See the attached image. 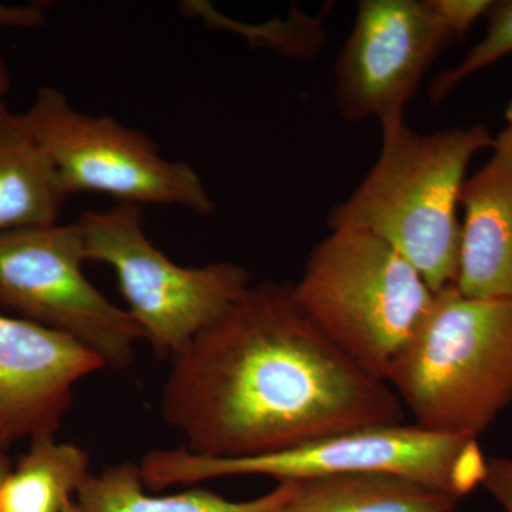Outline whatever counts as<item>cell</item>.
<instances>
[{
  "label": "cell",
  "mask_w": 512,
  "mask_h": 512,
  "mask_svg": "<svg viewBox=\"0 0 512 512\" xmlns=\"http://www.w3.org/2000/svg\"><path fill=\"white\" fill-rule=\"evenodd\" d=\"M161 416L190 453L227 460L403 424L404 409L306 315L292 284L265 281L171 360Z\"/></svg>",
  "instance_id": "obj_1"
},
{
  "label": "cell",
  "mask_w": 512,
  "mask_h": 512,
  "mask_svg": "<svg viewBox=\"0 0 512 512\" xmlns=\"http://www.w3.org/2000/svg\"><path fill=\"white\" fill-rule=\"evenodd\" d=\"M382 150L362 184L330 211V229L357 228L392 245L433 292L456 284L461 188L478 151L493 148L484 124L420 134L403 114L382 123Z\"/></svg>",
  "instance_id": "obj_2"
},
{
  "label": "cell",
  "mask_w": 512,
  "mask_h": 512,
  "mask_svg": "<svg viewBox=\"0 0 512 512\" xmlns=\"http://www.w3.org/2000/svg\"><path fill=\"white\" fill-rule=\"evenodd\" d=\"M387 383L416 426L478 439L512 402V301L434 292Z\"/></svg>",
  "instance_id": "obj_3"
},
{
  "label": "cell",
  "mask_w": 512,
  "mask_h": 512,
  "mask_svg": "<svg viewBox=\"0 0 512 512\" xmlns=\"http://www.w3.org/2000/svg\"><path fill=\"white\" fill-rule=\"evenodd\" d=\"M292 286L316 326L367 375L386 383L434 296L392 245L357 228L332 229Z\"/></svg>",
  "instance_id": "obj_4"
},
{
  "label": "cell",
  "mask_w": 512,
  "mask_h": 512,
  "mask_svg": "<svg viewBox=\"0 0 512 512\" xmlns=\"http://www.w3.org/2000/svg\"><path fill=\"white\" fill-rule=\"evenodd\" d=\"M485 467L477 437L433 433L416 424L363 427L278 453L227 460L195 456L184 447L154 450L140 464L143 483L153 491L222 477L265 476L281 483L383 471L414 478L460 500L483 483Z\"/></svg>",
  "instance_id": "obj_5"
},
{
  "label": "cell",
  "mask_w": 512,
  "mask_h": 512,
  "mask_svg": "<svg viewBox=\"0 0 512 512\" xmlns=\"http://www.w3.org/2000/svg\"><path fill=\"white\" fill-rule=\"evenodd\" d=\"M76 222L87 261L116 272L128 315L160 359L180 355L251 286L249 271L232 262L175 264L148 239L137 205L86 211Z\"/></svg>",
  "instance_id": "obj_6"
},
{
  "label": "cell",
  "mask_w": 512,
  "mask_h": 512,
  "mask_svg": "<svg viewBox=\"0 0 512 512\" xmlns=\"http://www.w3.org/2000/svg\"><path fill=\"white\" fill-rule=\"evenodd\" d=\"M22 117L69 195L97 192L117 204L171 205L204 217L215 210L192 165L165 158L144 131L77 110L55 87H42Z\"/></svg>",
  "instance_id": "obj_7"
},
{
  "label": "cell",
  "mask_w": 512,
  "mask_h": 512,
  "mask_svg": "<svg viewBox=\"0 0 512 512\" xmlns=\"http://www.w3.org/2000/svg\"><path fill=\"white\" fill-rule=\"evenodd\" d=\"M82 229L73 224L0 232V306L72 336L107 367L126 369L143 339L126 309L87 279Z\"/></svg>",
  "instance_id": "obj_8"
},
{
  "label": "cell",
  "mask_w": 512,
  "mask_h": 512,
  "mask_svg": "<svg viewBox=\"0 0 512 512\" xmlns=\"http://www.w3.org/2000/svg\"><path fill=\"white\" fill-rule=\"evenodd\" d=\"M456 42L429 0H362L335 66V100L348 123L403 114L431 64Z\"/></svg>",
  "instance_id": "obj_9"
},
{
  "label": "cell",
  "mask_w": 512,
  "mask_h": 512,
  "mask_svg": "<svg viewBox=\"0 0 512 512\" xmlns=\"http://www.w3.org/2000/svg\"><path fill=\"white\" fill-rule=\"evenodd\" d=\"M104 367L72 336L0 313V448L55 436L76 384Z\"/></svg>",
  "instance_id": "obj_10"
},
{
  "label": "cell",
  "mask_w": 512,
  "mask_h": 512,
  "mask_svg": "<svg viewBox=\"0 0 512 512\" xmlns=\"http://www.w3.org/2000/svg\"><path fill=\"white\" fill-rule=\"evenodd\" d=\"M494 154L461 188L456 288L478 299L512 301V146Z\"/></svg>",
  "instance_id": "obj_11"
},
{
  "label": "cell",
  "mask_w": 512,
  "mask_h": 512,
  "mask_svg": "<svg viewBox=\"0 0 512 512\" xmlns=\"http://www.w3.org/2000/svg\"><path fill=\"white\" fill-rule=\"evenodd\" d=\"M70 195L52 158L23 121L0 110V232L59 224Z\"/></svg>",
  "instance_id": "obj_12"
},
{
  "label": "cell",
  "mask_w": 512,
  "mask_h": 512,
  "mask_svg": "<svg viewBox=\"0 0 512 512\" xmlns=\"http://www.w3.org/2000/svg\"><path fill=\"white\" fill-rule=\"evenodd\" d=\"M460 498L402 474H336L296 481L278 512H454Z\"/></svg>",
  "instance_id": "obj_13"
},
{
  "label": "cell",
  "mask_w": 512,
  "mask_h": 512,
  "mask_svg": "<svg viewBox=\"0 0 512 512\" xmlns=\"http://www.w3.org/2000/svg\"><path fill=\"white\" fill-rule=\"evenodd\" d=\"M295 490L296 481H281L274 490L249 501H229L201 488L157 497L147 493L140 466L126 461L90 474L77 494V504L84 512H278Z\"/></svg>",
  "instance_id": "obj_14"
},
{
  "label": "cell",
  "mask_w": 512,
  "mask_h": 512,
  "mask_svg": "<svg viewBox=\"0 0 512 512\" xmlns=\"http://www.w3.org/2000/svg\"><path fill=\"white\" fill-rule=\"evenodd\" d=\"M89 451L55 436L30 440L0 488L3 512H64L90 476Z\"/></svg>",
  "instance_id": "obj_15"
},
{
  "label": "cell",
  "mask_w": 512,
  "mask_h": 512,
  "mask_svg": "<svg viewBox=\"0 0 512 512\" xmlns=\"http://www.w3.org/2000/svg\"><path fill=\"white\" fill-rule=\"evenodd\" d=\"M488 25L484 39L474 46L453 69L444 70L430 87L431 103L446 99L448 93L470 77L512 53V0L494 2L487 13Z\"/></svg>",
  "instance_id": "obj_16"
},
{
  "label": "cell",
  "mask_w": 512,
  "mask_h": 512,
  "mask_svg": "<svg viewBox=\"0 0 512 512\" xmlns=\"http://www.w3.org/2000/svg\"><path fill=\"white\" fill-rule=\"evenodd\" d=\"M431 9L454 40L466 37L481 16H487L490 0H429Z\"/></svg>",
  "instance_id": "obj_17"
},
{
  "label": "cell",
  "mask_w": 512,
  "mask_h": 512,
  "mask_svg": "<svg viewBox=\"0 0 512 512\" xmlns=\"http://www.w3.org/2000/svg\"><path fill=\"white\" fill-rule=\"evenodd\" d=\"M485 490L493 495L505 512H512V458H490L487 460L483 483Z\"/></svg>",
  "instance_id": "obj_18"
},
{
  "label": "cell",
  "mask_w": 512,
  "mask_h": 512,
  "mask_svg": "<svg viewBox=\"0 0 512 512\" xmlns=\"http://www.w3.org/2000/svg\"><path fill=\"white\" fill-rule=\"evenodd\" d=\"M46 22V8L39 3L32 5H6L0 2V30L42 28Z\"/></svg>",
  "instance_id": "obj_19"
},
{
  "label": "cell",
  "mask_w": 512,
  "mask_h": 512,
  "mask_svg": "<svg viewBox=\"0 0 512 512\" xmlns=\"http://www.w3.org/2000/svg\"><path fill=\"white\" fill-rule=\"evenodd\" d=\"M10 89V73L8 64L5 59L0 56V110L5 106V96L8 94Z\"/></svg>",
  "instance_id": "obj_20"
},
{
  "label": "cell",
  "mask_w": 512,
  "mask_h": 512,
  "mask_svg": "<svg viewBox=\"0 0 512 512\" xmlns=\"http://www.w3.org/2000/svg\"><path fill=\"white\" fill-rule=\"evenodd\" d=\"M505 117H507V127L498 134V137L495 138V143L512 146V100L508 104L507 111H505Z\"/></svg>",
  "instance_id": "obj_21"
},
{
  "label": "cell",
  "mask_w": 512,
  "mask_h": 512,
  "mask_svg": "<svg viewBox=\"0 0 512 512\" xmlns=\"http://www.w3.org/2000/svg\"><path fill=\"white\" fill-rule=\"evenodd\" d=\"M12 461L8 457V451L0 448V488H2L3 481L8 476L9 471L12 470ZM0 512L2 511V505H0Z\"/></svg>",
  "instance_id": "obj_22"
},
{
  "label": "cell",
  "mask_w": 512,
  "mask_h": 512,
  "mask_svg": "<svg viewBox=\"0 0 512 512\" xmlns=\"http://www.w3.org/2000/svg\"><path fill=\"white\" fill-rule=\"evenodd\" d=\"M64 512H84L83 508L80 507L77 503H72L69 505V507L66 508V511Z\"/></svg>",
  "instance_id": "obj_23"
}]
</instances>
